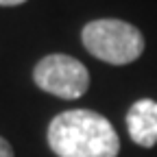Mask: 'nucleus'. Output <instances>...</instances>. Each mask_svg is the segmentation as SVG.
I'll list each match as a JSON object with an SVG mask.
<instances>
[{
    "label": "nucleus",
    "instance_id": "nucleus-1",
    "mask_svg": "<svg viewBox=\"0 0 157 157\" xmlns=\"http://www.w3.org/2000/svg\"><path fill=\"white\" fill-rule=\"evenodd\" d=\"M48 146L57 157H118L120 140L113 124L92 109H70L48 124Z\"/></svg>",
    "mask_w": 157,
    "mask_h": 157
},
{
    "label": "nucleus",
    "instance_id": "nucleus-2",
    "mask_svg": "<svg viewBox=\"0 0 157 157\" xmlns=\"http://www.w3.org/2000/svg\"><path fill=\"white\" fill-rule=\"evenodd\" d=\"M81 39L92 57L111 66L133 63L144 52V37L140 29L124 20L105 17L87 22L81 31Z\"/></svg>",
    "mask_w": 157,
    "mask_h": 157
},
{
    "label": "nucleus",
    "instance_id": "nucleus-3",
    "mask_svg": "<svg viewBox=\"0 0 157 157\" xmlns=\"http://www.w3.org/2000/svg\"><path fill=\"white\" fill-rule=\"evenodd\" d=\"M33 81L39 90H44L57 98L74 101L81 98L90 87L87 68L70 55H48L39 59L33 70Z\"/></svg>",
    "mask_w": 157,
    "mask_h": 157
},
{
    "label": "nucleus",
    "instance_id": "nucleus-4",
    "mask_svg": "<svg viewBox=\"0 0 157 157\" xmlns=\"http://www.w3.org/2000/svg\"><path fill=\"white\" fill-rule=\"evenodd\" d=\"M127 131L129 137L144 148L157 144V103L151 98H140L127 111Z\"/></svg>",
    "mask_w": 157,
    "mask_h": 157
},
{
    "label": "nucleus",
    "instance_id": "nucleus-5",
    "mask_svg": "<svg viewBox=\"0 0 157 157\" xmlns=\"http://www.w3.org/2000/svg\"><path fill=\"white\" fill-rule=\"evenodd\" d=\"M0 157H13V148L5 137H0Z\"/></svg>",
    "mask_w": 157,
    "mask_h": 157
},
{
    "label": "nucleus",
    "instance_id": "nucleus-6",
    "mask_svg": "<svg viewBox=\"0 0 157 157\" xmlns=\"http://www.w3.org/2000/svg\"><path fill=\"white\" fill-rule=\"evenodd\" d=\"M22 2H26V0H0V7H15Z\"/></svg>",
    "mask_w": 157,
    "mask_h": 157
}]
</instances>
